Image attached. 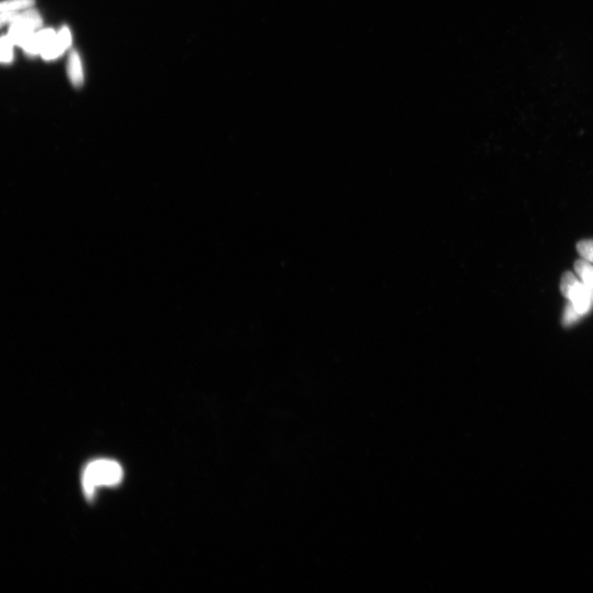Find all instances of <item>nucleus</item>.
I'll return each instance as SVG.
<instances>
[{"label":"nucleus","mask_w":593,"mask_h":593,"mask_svg":"<svg viewBox=\"0 0 593 593\" xmlns=\"http://www.w3.org/2000/svg\"><path fill=\"white\" fill-rule=\"evenodd\" d=\"M68 75L73 85L81 87L84 83L83 68L79 55L76 51L71 53L68 62Z\"/></svg>","instance_id":"obj_7"},{"label":"nucleus","mask_w":593,"mask_h":593,"mask_svg":"<svg viewBox=\"0 0 593 593\" xmlns=\"http://www.w3.org/2000/svg\"><path fill=\"white\" fill-rule=\"evenodd\" d=\"M15 43L12 41L10 37L6 36L1 38V62L2 63H10L12 59V46Z\"/></svg>","instance_id":"obj_13"},{"label":"nucleus","mask_w":593,"mask_h":593,"mask_svg":"<svg viewBox=\"0 0 593 593\" xmlns=\"http://www.w3.org/2000/svg\"><path fill=\"white\" fill-rule=\"evenodd\" d=\"M72 37L70 30L63 28L57 34L53 42L41 54L46 60L55 59L62 55L71 45Z\"/></svg>","instance_id":"obj_3"},{"label":"nucleus","mask_w":593,"mask_h":593,"mask_svg":"<svg viewBox=\"0 0 593 593\" xmlns=\"http://www.w3.org/2000/svg\"><path fill=\"white\" fill-rule=\"evenodd\" d=\"M21 23L27 24L34 29H37L42 25L41 16L35 10H28L19 14L16 12H1V23Z\"/></svg>","instance_id":"obj_4"},{"label":"nucleus","mask_w":593,"mask_h":593,"mask_svg":"<svg viewBox=\"0 0 593 593\" xmlns=\"http://www.w3.org/2000/svg\"><path fill=\"white\" fill-rule=\"evenodd\" d=\"M568 299L580 314L585 316L593 303V290L583 282H579L571 292Z\"/></svg>","instance_id":"obj_2"},{"label":"nucleus","mask_w":593,"mask_h":593,"mask_svg":"<svg viewBox=\"0 0 593 593\" xmlns=\"http://www.w3.org/2000/svg\"><path fill=\"white\" fill-rule=\"evenodd\" d=\"M578 252L584 260L593 263V241L584 240L578 243Z\"/></svg>","instance_id":"obj_12"},{"label":"nucleus","mask_w":593,"mask_h":593,"mask_svg":"<svg viewBox=\"0 0 593 593\" xmlns=\"http://www.w3.org/2000/svg\"><path fill=\"white\" fill-rule=\"evenodd\" d=\"M583 317L582 314L576 310L572 303L570 302L566 304L564 316H563V325L565 326H570L577 322L580 318Z\"/></svg>","instance_id":"obj_11"},{"label":"nucleus","mask_w":593,"mask_h":593,"mask_svg":"<svg viewBox=\"0 0 593 593\" xmlns=\"http://www.w3.org/2000/svg\"><path fill=\"white\" fill-rule=\"evenodd\" d=\"M578 283V279L572 272H566L563 274L561 283V290L562 294L564 295L566 299H568L571 292H572L574 287L577 285Z\"/></svg>","instance_id":"obj_9"},{"label":"nucleus","mask_w":593,"mask_h":593,"mask_svg":"<svg viewBox=\"0 0 593 593\" xmlns=\"http://www.w3.org/2000/svg\"><path fill=\"white\" fill-rule=\"evenodd\" d=\"M34 2V0H6L1 3V12L23 10L33 6Z\"/></svg>","instance_id":"obj_10"},{"label":"nucleus","mask_w":593,"mask_h":593,"mask_svg":"<svg viewBox=\"0 0 593 593\" xmlns=\"http://www.w3.org/2000/svg\"><path fill=\"white\" fill-rule=\"evenodd\" d=\"M34 34H35V29L30 27V26L21 23H15L11 24L8 36L15 44L23 48L28 42L32 39Z\"/></svg>","instance_id":"obj_6"},{"label":"nucleus","mask_w":593,"mask_h":593,"mask_svg":"<svg viewBox=\"0 0 593 593\" xmlns=\"http://www.w3.org/2000/svg\"><path fill=\"white\" fill-rule=\"evenodd\" d=\"M122 476V468L117 462L103 459L89 463L86 467L83 478L86 493L88 496H92L94 489L97 487L117 484Z\"/></svg>","instance_id":"obj_1"},{"label":"nucleus","mask_w":593,"mask_h":593,"mask_svg":"<svg viewBox=\"0 0 593 593\" xmlns=\"http://www.w3.org/2000/svg\"><path fill=\"white\" fill-rule=\"evenodd\" d=\"M574 270L584 285L593 290V265L585 260L575 262Z\"/></svg>","instance_id":"obj_8"},{"label":"nucleus","mask_w":593,"mask_h":593,"mask_svg":"<svg viewBox=\"0 0 593 593\" xmlns=\"http://www.w3.org/2000/svg\"><path fill=\"white\" fill-rule=\"evenodd\" d=\"M57 34L53 29L42 30V31L34 34L32 39L23 47L25 53L31 55L41 54L46 47L53 42Z\"/></svg>","instance_id":"obj_5"}]
</instances>
